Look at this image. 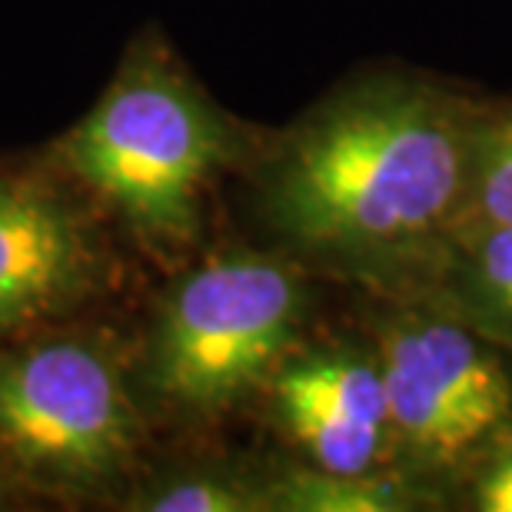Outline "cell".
Wrapping results in <instances>:
<instances>
[{
  "label": "cell",
  "instance_id": "3",
  "mask_svg": "<svg viewBox=\"0 0 512 512\" xmlns=\"http://www.w3.org/2000/svg\"><path fill=\"white\" fill-rule=\"evenodd\" d=\"M306 313L286 263L220 256L173 283L147 343V383L187 413H220L280 370Z\"/></svg>",
  "mask_w": 512,
  "mask_h": 512
},
{
  "label": "cell",
  "instance_id": "8",
  "mask_svg": "<svg viewBox=\"0 0 512 512\" xmlns=\"http://www.w3.org/2000/svg\"><path fill=\"white\" fill-rule=\"evenodd\" d=\"M456 240H446L449 280L463 320L479 333L503 336L512 343V227L456 223Z\"/></svg>",
  "mask_w": 512,
  "mask_h": 512
},
{
  "label": "cell",
  "instance_id": "4",
  "mask_svg": "<svg viewBox=\"0 0 512 512\" xmlns=\"http://www.w3.org/2000/svg\"><path fill=\"white\" fill-rule=\"evenodd\" d=\"M137 443L124 373L90 336L0 350V453L50 489H97Z\"/></svg>",
  "mask_w": 512,
  "mask_h": 512
},
{
  "label": "cell",
  "instance_id": "6",
  "mask_svg": "<svg viewBox=\"0 0 512 512\" xmlns=\"http://www.w3.org/2000/svg\"><path fill=\"white\" fill-rule=\"evenodd\" d=\"M273 403L316 469L373 473L393 439L380 360L356 350L283 360L273 373Z\"/></svg>",
  "mask_w": 512,
  "mask_h": 512
},
{
  "label": "cell",
  "instance_id": "5",
  "mask_svg": "<svg viewBox=\"0 0 512 512\" xmlns=\"http://www.w3.org/2000/svg\"><path fill=\"white\" fill-rule=\"evenodd\" d=\"M376 360L393 439L429 466L463 463L512 419L506 366L463 316H396Z\"/></svg>",
  "mask_w": 512,
  "mask_h": 512
},
{
  "label": "cell",
  "instance_id": "11",
  "mask_svg": "<svg viewBox=\"0 0 512 512\" xmlns=\"http://www.w3.org/2000/svg\"><path fill=\"white\" fill-rule=\"evenodd\" d=\"M130 509L143 512H253L266 506V489L243 486L237 479L207 473V476H177L167 483L147 486L130 499Z\"/></svg>",
  "mask_w": 512,
  "mask_h": 512
},
{
  "label": "cell",
  "instance_id": "13",
  "mask_svg": "<svg viewBox=\"0 0 512 512\" xmlns=\"http://www.w3.org/2000/svg\"><path fill=\"white\" fill-rule=\"evenodd\" d=\"M4 479H7V459L0 453V503H4Z\"/></svg>",
  "mask_w": 512,
  "mask_h": 512
},
{
  "label": "cell",
  "instance_id": "7",
  "mask_svg": "<svg viewBox=\"0 0 512 512\" xmlns=\"http://www.w3.org/2000/svg\"><path fill=\"white\" fill-rule=\"evenodd\" d=\"M94 270L90 233L67 203L0 177V333L77 300Z\"/></svg>",
  "mask_w": 512,
  "mask_h": 512
},
{
  "label": "cell",
  "instance_id": "9",
  "mask_svg": "<svg viewBox=\"0 0 512 512\" xmlns=\"http://www.w3.org/2000/svg\"><path fill=\"white\" fill-rule=\"evenodd\" d=\"M266 506L286 512H396L409 509V493L376 473L293 469L266 489Z\"/></svg>",
  "mask_w": 512,
  "mask_h": 512
},
{
  "label": "cell",
  "instance_id": "12",
  "mask_svg": "<svg viewBox=\"0 0 512 512\" xmlns=\"http://www.w3.org/2000/svg\"><path fill=\"white\" fill-rule=\"evenodd\" d=\"M476 503L486 512H512V453L499 456L483 473L476 489Z\"/></svg>",
  "mask_w": 512,
  "mask_h": 512
},
{
  "label": "cell",
  "instance_id": "10",
  "mask_svg": "<svg viewBox=\"0 0 512 512\" xmlns=\"http://www.w3.org/2000/svg\"><path fill=\"white\" fill-rule=\"evenodd\" d=\"M459 223L512 227V114L476 127L466 207Z\"/></svg>",
  "mask_w": 512,
  "mask_h": 512
},
{
  "label": "cell",
  "instance_id": "2",
  "mask_svg": "<svg viewBox=\"0 0 512 512\" xmlns=\"http://www.w3.org/2000/svg\"><path fill=\"white\" fill-rule=\"evenodd\" d=\"M230 150V127L190 80L160 57L130 54L60 143V160L140 233L187 240L200 223L203 187Z\"/></svg>",
  "mask_w": 512,
  "mask_h": 512
},
{
  "label": "cell",
  "instance_id": "1",
  "mask_svg": "<svg viewBox=\"0 0 512 512\" xmlns=\"http://www.w3.org/2000/svg\"><path fill=\"white\" fill-rule=\"evenodd\" d=\"M476 120L416 80H366L280 143L260 207L283 243L356 276L443 253L463 220Z\"/></svg>",
  "mask_w": 512,
  "mask_h": 512
}]
</instances>
